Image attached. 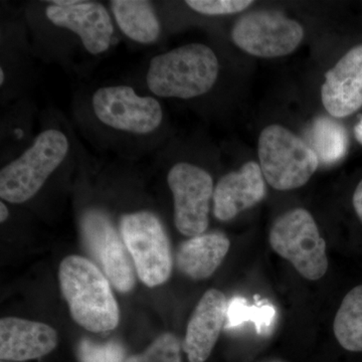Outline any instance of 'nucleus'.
<instances>
[{
  "instance_id": "1",
  "label": "nucleus",
  "mask_w": 362,
  "mask_h": 362,
  "mask_svg": "<svg viewBox=\"0 0 362 362\" xmlns=\"http://www.w3.org/2000/svg\"><path fill=\"white\" fill-rule=\"evenodd\" d=\"M62 294L71 318L90 332L115 329L120 311L108 278L96 264L84 257H66L59 269Z\"/></svg>"
},
{
  "instance_id": "2",
  "label": "nucleus",
  "mask_w": 362,
  "mask_h": 362,
  "mask_svg": "<svg viewBox=\"0 0 362 362\" xmlns=\"http://www.w3.org/2000/svg\"><path fill=\"white\" fill-rule=\"evenodd\" d=\"M218 71V57L211 47L188 44L154 57L147 70L146 83L157 97L192 99L211 90Z\"/></svg>"
},
{
  "instance_id": "3",
  "label": "nucleus",
  "mask_w": 362,
  "mask_h": 362,
  "mask_svg": "<svg viewBox=\"0 0 362 362\" xmlns=\"http://www.w3.org/2000/svg\"><path fill=\"white\" fill-rule=\"evenodd\" d=\"M69 149L70 142L62 131H42L30 148L0 171L2 201L11 204L30 201L63 163Z\"/></svg>"
},
{
  "instance_id": "4",
  "label": "nucleus",
  "mask_w": 362,
  "mask_h": 362,
  "mask_svg": "<svg viewBox=\"0 0 362 362\" xmlns=\"http://www.w3.org/2000/svg\"><path fill=\"white\" fill-rule=\"evenodd\" d=\"M259 159L264 178L278 190L303 187L319 166L318 157L308 143L277 124L262 131Z\"/></svg>"
},
{
  "instance_id": "5",
  "label": "nucleus",
  "mask_w": 362,
  "mask_h": 362,
  "mask_svg": "<svg viewBox=\"0 0 362 362\" xmlns=\"http://www.w3.org/2000/svg\"><path fill=\"white\" fill-rule=\"evenodd\" d=\"M269 242L307 280H319L327 272L325 240L306 209H295L281 216L272 226Z\"/></svg>"
},
{
  "instance_id": "6",
  "label": "nucleus",
  "mask_w": 362,
  "mask_h": 362,
  "mask_svg": "<svg viewBox=\"0 0 362 362\" xmlns=\"http://www.w3.org/2000/svg\"><path fill=\"white\" fill-rule=\"evenodd\" d=\"M120 228L140 280L151 288L164 284L170 278L173 262L160 220L150 211H137L124 216Z\"/></svg>"
},
{
  "instance_id": "7",
  "label": "nucleus",
  "mask_w": 362,
  "mask_h": 362,
  "mask_svg": "<svg viewBox=\"0 0 362 362\" xmlns=\"http://www.w3.org/2000/svg\"><path fill=\"white\" fill-rule=\"evenodd\" d=\"M303 37V28L298 21L274 11L244 14L232 30L235 45L259 58L287 56L299 47Z\"/></svg>"
},
{
  "instance_id": "8",
  "label": "nucleus",
  "mask_w": 362,
  "mask_h": 362,
  "mask_svg": "<svg viewBox=\"0 0 362 362\" xmlns=\"http://www.w3.org/2000/svg\"><path fill=\"white\" fill-rule=\"evenodd\" d=\"M92 107L100 122L132 134H150L163 121V110L157 99L140 96L129 86L100 88L93 95Z\"/></svg>"
},
{
  "instance_id": "9",
  "label": "nucleus",
  "mask_w": 362,
  "mask_h": 362,
  "mask_svg": "<svg viewBox=\"0 0 362 362\" xmlns=\"http://www.w3.org/2000/svg\"><path fill=\"white\" fill-rule=\"evenodd\" d=\"M168 183L173 195L178 232L189 238L206 233L214 192L211 175L194 164L180 162L169 170Z\"/></svg>"
},
{
  "instance_id": "10",
  "label": "nucleus",
  "mask_w": 362,
  "mask_h": 362,
  "mask_svg": "<svg viewBox=\"0 0 362 362\" xmlns=\"http://www.w3.org/2000/svg\"><path fill=\"white\" fill-rule=\"evenodd\" d=\"M81 232L86 249L112 285L119 292H130L135 286L134 268L123 239L108 216L101 211H88L81 221Z\"/></svg>"
},
{
  "instance_id": "11",
  "label": "nucleus",
  "mask_w": 362,
  "mask_h": 362,
  "mask_svg": "<svg viewBox=\"0 0 362 362\" xmlns=\"http://www.w3.org/2000/svg\"><path fill=\"white\" fill-rule=\"evenodd\" d=\"M49 4L45 16L52 23L76 33L85 49L94 56L108 51L114 25L103 4L83 0H54Z\"/></svg>"
},
{
  "instance_id": "12",
  "label": "nucleus",
  "mask_w": 362,
  "mask_h": 362,
  "mask_svg": "<svg viewBox=\"0 0 362 362\" xmlns=\"http://www.w3.org/2000/svg\"><path fill=\"white\" fill-rule=\"evenodd\" d=\"M324 108L343 118L362 107V45L350 49L325 75L321 89Z\"/></svg>"
},
{
  "instance_id": "13",
  "label": "nucleus",
  "mask_w": 362,
  "mask_h": 362,
  "mask_svg": "<svg viewBox=\"0 0 362 362\" xmlns=\"http://www.w3.org/2000/svg\"><path fill=\"white\" fill-rule=\"evenodd\" d=\"M265 181L261 166L252 161L244 164L240 170L223 175L214 187V216L228 221L256 206L265 197Z\"/></svg>"
},
{
  "instance_id": "14",
  "label": "nucleus",
  "mask_w": 362,
  "mask_h": 362,
  "mask_svg": "<svg viewBox=\"0 0 362 362\" xmlns=\"http://www.w3.org/2000/svg\"><path fill=\"white\" fill-rule=\"evenodd\" d=\"M228 305L226 295L216 289H209L199 300L182 345L188 362H204L211 356L226 322Z\"/></svg>"
},
{
  "instance_id": "15",
  "label": "nucleus",
  "mask_w": 362,
  "mask_h": 362,
  "mask_svg": "<svg viewBox=\"0 0 362 362\" xmlns=\"http://www.w3.org/2000/svg\"><path fill=\"white\" fill-rule=\"evenodd\" d=\"M57 331L47 324L6 317L0 320V358L26 361L51 354L58 345Z\"/></svg>"
},
{
  "instance_id": "16",
  "label": "nucleus",
  "mask_w": 362,
  "mask_h": 362,
  "mask_svg": "<svg viewBox=\"0 0 362 362\" xmlns=\"http://www.w3.org/2000/svg\"><path fill=\"white\" fill-rule=\"evenodd\" d=\"M230 243L221 233H202L181 243L176 252V266L192 280L211 277L223 263Z\"/></svg>"
},
{
  "instance_id": "17",
  "label": "nucleus",
  "mask_w": 362,
  "mask_h": 362,
  "mask_svg": "<svg viewBox=\"0 0 362 362\" xmlns=\"http://www.w3.org/2000/svg\"><path fill=\"white\" fill-rule=\"evenodd\" d=\"M112 13L121 32L136 42L150 45L160 35V23L156 11L145 0H113Z\"/></svg>"
},
{
  "instance_id": "18",
  "label": "nucleus",
  "mask_w": 362,
  "mask_h": 362,
  "mask_svg": "<svg viewBox=\"0 0 362 362\" xmlns=\"http://www.w3.org/2000/svg\"><path fill=\"white\" fill-rule=\"evenodd\" d=\"M307 139L319 162L323 164L337 163L349 148L346 131L327 117H319L313 121L307 132Z\"/></svg>"
},
{
  "instance_id": "19",
  "label": "nucleus",
  "mask_w": 362,
  "mask_h": 362,
  "mask_svg": "<svg viewBox=\"0 0 362 362\" xmlns=\"http://www.w3.org/2000/svg\"><path fill=\"white\" fill-rule=\"evenodd\" d=\"M333 330L343 349L362 352V285L354 288L343 299Z\"/></svg>"
},
{
  "instance_id": "20",
  "label": "nucleus",
  "mask_w": 362,
  "mask_h": 362,
  "mask_svg": "<svg viewBox=\"0 0 362 362\" xmlns=\"http://www.w3.org/2000/svg\"><path fill=\"white\" fill-rule=\"evenodd\" d=\"M275 317V307L269 302L261 301L255 305H249L245 298L233 297L228 302L226 327L230 329L245 322H252L256 326L258 334H268Z\"/></svg>"
},
{
  "instance_id": "21",
  "label": "nucleus",
  "mask_w": 362,
  "mask_h": 362,
  "mask_svg": "<svg viewBox=\"0 0 362 362\" xmlns=\"http://www.w3.org/2000/svg\"><path fill=\"white\" fill-rule=\"evenodd\" d=\"M181 344L173 333H163L140 354L126 359L125 362H181Z\"/></svg>"
},
{
  "instance_id": "22",
  "label": "nucleus",
  "mask_w": 362,
  "mask_h": 362,
  "mask_svg": "<svg viewBox=\"0 0 362 362\" xmlns=\"http://www.w3.org/2000/svg\"><path fill=\"white\" fill-rule=\"evenodd\" d=\"M78 362H125V349L121 343H98L83 338L77 347Z\"/></svg>"
},
{
  "instance_id": "23",
  "label": "nucleus",
  "mask_w": 362,
  "mask_h": 362,
  "mask_svg": "<svg viewBox=\"0 0 362 362\" xmlns=\"http://www.w3.org/2000/svg\"><path fill=\"white\" fill-rule=\"evenodd\" d=\"M190 8L204 16H228L246 11L251 0H188Z\"/></svg>"
},
{
  "instance_id": "24",
  "label": "nucleus",
  "mask_w": 362,
  "mask_h": 362,
  "mask_svg": "<svg viewBox=\"0 0 362 362\" xmlns=\"http://www.w3.org/2000/svg\"><path fill=\"white\" fill-rule=\"evenodd\" d=\"M352 204H354L357 216H358L359 220H361L362 223V180L356 188L354 197H352Z\"/></svg>"
},
{
  "instance_id": "25",
  "label": "nucleus",
  "mask_w": 362,
  "mask_h": 362,
  "mask_svg": "<svg viewBox=\"0 0 362 362\" xmlns=\"http://www.w3.org/2000/svg\"><path fill=\"white\" fill-rule=\"evenodd\" d=\"M8 216V207L6 206V204H4V202H0V221H1V223H4V221H7Z\"/></svg>"
},
{
  "instance_id": "26",
  "label": "nucleus",
  "mask_w": 362,
  "mask_h": 362,
  "mask_svg": "<svg viewBox=\"0 0 362 362\" xmlns=\"http://www.w3.org/2000/svg\"><path fill=\"white\" fill-rule=\"evenodd\" d=\"M354 134H356L357 141L362 144V118L354 128Z\"/></svg>"
},
{
  "instance_id": "27",
  "label": "nucleus",
  "mask_w": 362,
  "mask_h": 362,
  "mask_svg": "<svg viewBox=\"0 0 362 362\" xmlns=\"http://www.w3.org/2000/svg\"><path fill=\"white\" fill-rule=\"evenodd\" d=\"M4 81H6V73H4V68L0 69V86H4Z\"/></svg>"
},
{
  "instance_id": "28",
  "label": "nucleus",
  "mask_w": 362,
  "mask_h": 362,
  "mask_svg": "<svg viewBox=\"0 0 362 362\" xmlns=\"http://www.w3.org/2000/svg\"><path fill=\"white\" fill-rule=\"evenodd\" d=\"M2 362H6V361H2Z\"/></svg>"
}]
</instances>
